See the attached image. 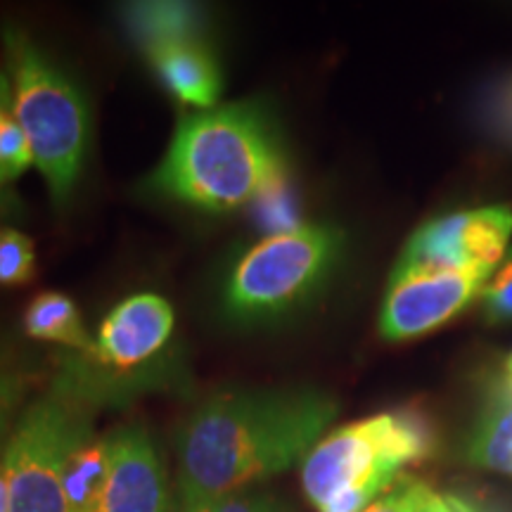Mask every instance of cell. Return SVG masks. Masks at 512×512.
I'll return each instance as SVG.
<instances>
[{
  "label": "cell",
  "instance_id": "6da1fadb",
  "mask_svg": "<svg viewBox=\"0 0 512 512\" xmlns=\"http://www.w3.org/2000/svg\"><path fill=\"white\" fill-rule=\"evenodd\" d=\"M335 415V396L313 387L209 396L176 434L181 501L245 491L304 463Z\"/></svg>",
  "mask_w": 512,
  "mask_h": 512
},
{
  "label": "cell",
  "instance_id": "7a4b0ae2",
  "mask_svg": "<svg viewBox=\"0 0 512 512\" xmlns=\"http://www.w3.org/2000/svg\"><path fill=\"white\" fill-rule=\"evenodd\" d=\"M280 178L285 164L266 114L252 102H233L178 121L152 188L197 209L233 211Z\"/></svg>",
  "mask_w": 512,
  "mask_h": 512
},
{
  "label": "cell",
  "instance_id": "3957f363",
  "mask_svg": "<svg viewBox=\"0 0 512 512\" xmlns=\"http://www.w3.org/2000/svg\"><path fill=\"white\" fill-rule=\"evenodd\" d=\"M434 448L430 422L413 411L380 413L339 427L302 463V486L318 512H363Z\"/></svg>",
  "mask_w": 512,
  "mask_h": 512
},
{
  "label": "cell",
  "instance_id": "277c9868",
  "mask_svg": "<svg viewBox=\"0 0 512 512\" xmlns=\"http://www.w3.org/2000/svg\"><path fill=\"white\" fill-rule=\"evenodd\" d=\"M0 38L12 86V114L27 133L50 197L62 207L72 197L86 155V100L22 27L8 22Z\"/></svg>",
  "mask_w": 512,
  "mask_h": 512
},
{
  "label": "cell",
  "instance_id": "5b68a950",
  "mask_svg": "<svg viewBox=\"0 0 512 512\" xmlns=\"http://www.w3.org/2000/svg\"><path fill=\"white\" fill-rule=\"evenodd\" d=\"M100 406L76 373H60L48 394L31 401L0 463L10 479V512H69L62 470L69 451L93 432Z\"/></svg>",
  "mask_w": 512,
  "mask_h": 512
},
{
  "label": "cell",
  "instance_id": "8992f818",
  "mask_svg": "<svg viewBox=\"0 0 512 512\" xmlns=\"http://www.w3.org/2000/svg\"><path fill=\"white\" fill-rule=\"evenodd\" d=\"M342 230L299 223L271 233L240 256L223 287V311L238 323H266L316 294L342 254Z\"/></svg>",
  "mask_w": 512,
  "mask_h": 512
},
{
  "label": "cell",
  "instance_id": "52a82bcc",
  "mask_svg": "<svg viewBox=\"0 0 512 512\" xmlns=\"http://www.w3.org/2000/svg\"><path fill=\"white\" fill-rule=\"evenodd\" d=\"M512 242V207L463 209L415 230L394 268L494 273Z\"/></svg>",
  "mask_w": 512,
  "mask_h": 512
},
{
  "label": "cell",
  "instance_id": "ba28073f",
  "mask_svg": "<svg viewBox=\"0 0 512 512\" xmlns=\"http://www.w3.org/2000/svg\"><path fill=\"white\" fill-rule=\"evenodd\" d=\"M489 271L394 268L380 311V332L389 342L425 337L482 297Z\"/></svg>",
  "mask_w": 512,
  "mask_h": 512
},
{
  "label": "cell",
  "instance_id": "9c48e42d",
  "mask_svg": "<svg viewBox=\"0 0 512 512\" xmlns=\"http://www.w3.org/2000/svg\"><path fill=\"white\" fill-rule=\"evenodd\" d=\"M110 439V475L93 512H171L166 467L143 425H121Z\"/></svg>",
  "mask_w": 512,
  "mask_h": 512
},
{
  "label": "cell",
  "instance_id": "30bf717a",
  "mask_svg": "<svg viewBox=\"0 0 512 512\" xmlns=\"http://www.w3.org/2000/svg\"><path fill=\"white\" fill-rule=\"evenodd\" d=\"M174 332V309L152 292L133 294L107 313L95 337V358L114 370L143 366L166 347Z\"/></svg>",
  "mask_w": 512,
  "mask_h": 512
},
{
  "label": "cell",
  "instance_id": "8fae6325",
  "mask_svg": "<svg viewBox=\"0 0 512 512\" xmlns=\"http://www.w3.org/2000/svg\"><path fill=\"white\" fill-rule=\"evenodd\" d=\"M164 88L183 105L211 110L219 100L223 79L221 67L202 38L171 41L145 50Z\"/></svg>",
  "mask_w": 512,
  "mask_h": 512
},
{
  "label": "cell",
  "instance_id": "7c38bea8",
  "mask_svg": "<svg viewBox=\"0 0 512 512\" xmlns=\"http://www.w3.org/2000/svg\"><path fill=\"white\" fill-rule=\"evenodd\" d=\"M465 453L472 465L512 477V387L505 380L486 396Z\"/></svg>",
  "mask_w": 512,
  "mask_h": 512
},
{
  "label": "cell",
  "instance_id": "4fadbf2b",
  "mask_svg": "<svg viewBox=\"0 0 512 512\" xmlns=\"http://www.w3.org/2000/svg\"><path fill=\"white\" fill-rule=\"evenodd\" d=\"M124 22L138 46L150 50L162 43L202 38L204 12L190 3H131Z\"/></svg>",
  "mask_w": 512,
  "mask_h": 512
},
{
  "label": "cell",
  "instance_id": "5bb4252c",
  "mask_svg": "<svg viewBox=\"0 0 512 512\" xmlns=\"http://www.w3.org/2000/svg\"><path fill=\"white\" fill-rule=\"evenodd\" d=\"M110 475V439L86 434L64 460L62 489L69 512H93Z\"/></svg>",
  "mask_w": 512,
  "mask_h": 512
},
{
  "label": "cell",
  "instance_id": "9a60e30c",
  "mask_svg": "<svg viewBox=\"0 0 512 512\" xmlns=\"http://www.w3.org/2000/svg\"><path fill=\"white\" fill-rule=\"evenodd\" d=\"M24 332L38 342L62 344L86 356L95 354V339L83 328L76 304L62 292H41L31 299L24 313Z\"/></svg>",
  "mask_w": 512,
  "mask_h": 512
},
{
  "label": "cell",
  "instance_id": "2e32d148",
  "mask_svg": "<svg viewBox=\"0 0 512 512\" xmlns=\"http://www.w3.org/2000/svg\"><path fill=\"white\" fill-rule=\"evenodd\" d=\"M31 387V373L5 351H0V451L10 444L17 427V413Z\"/></svg>",
  "mask_w": 512,
  "mask_h": 512
},
{
  "label": "cell",
  "instance_id": "e0dca14e",
  "mask_svg": "<svg viewBox=\"0 0 512 512\" xmlns=\"http://www.w3.org/2000/svg\"><path fill=\"white\" fill-rule=\"evenodd\" d=\"M36 273L34 240L17 228H0V287L31 283Z\"/></svg>",
  "mask_w": 512,
  "mask_h": 512
},
{
  "label": "cell",
  "instance_id": "ac0fdd59",
  "mask_svg": "<svg viewBox=\"0 0 512 512\" xmlns=\"http://www.w3.org/2000/svg\"><path fill=\"white\" fill-rule=\"evenodd\" d=\"M178 512H294L290 503L266 491H235L216 498L181 501Z\"/></svg>",
  "mask_w": 512,
  "mask_h": 512
},
{
  "label": "cell",
  "instance_id": "d6986e66",
  "mask_svg": "<svg viewBox=\"0 0 512 512\" xmlns=\"http://www.w3.org/2000/svg\"><path fill=\"white\" fill-rule=\"evenodd\" d=\"M34 164L29 138L12 110L0 112V176L12 181Z\"/></svg>",
  "mask_w": 512,
  "mask_h": 512
},
{
  "label": "cell",
  "instance_id": "ffe728a7",
  "mask_svg": "<svg viewBox=\"0 0 512 512\" xmlns=\"http://www.w3.org/2000/svg\"><path fill=\"white\" fill-rule=\"evenodd\" d=\"M482 309L489 323H512V242L484 287Z\"/></svg>",
  "mask_w": 512,
  "mask_h": 512
},
{
  "label": "cell",
  "instance_id": "44dd1931",
  "mask_svg": "<svg viewBox=\"0 0 512 512\" xmlns=\"http://www.w3.org/2000/svg\"><path fill=\"white\" fill-rule=\"evenodd\" d=\"M430 491L432 489L425 482H418L413 477H399L363 512H418Z\"/></svg>",
  "mask_w": 512,
  "mask_h": 512
},
{
  "label": "cell",
  "instance_id": "7402d4cb",
  "mask_svg": "<svg viewBox=\"0 0 512 512\" xmlns=\"http://www.w3.org/2000/svg\"><path fill=\"white\" fill-rule=\"evenodd\" d=\"M491 124L498 136L512 145V74L496 88L491 98Z\"/></svg>",
  "mask_w": 512,
  "mask_h": 512
},
{
  "label": "cell",
  "instance_id": "603a6c76",
  "mask_svg": "<svg viewBox=\"0 0 512 512\" xmlns=\"http://www.w3.org/2000/svg\"><path fill=\"white\" fill-rule=\"evenodd\" d=\"M0 512H10V479L3 463H0Z\"/></svg>",
  "mask_w": 512,
  "mask_h": 512
},
{
  "label": "cell",
  "instance_id": "cb8c5ba5",
  "mask_svg": "<svg viewBox=\"0 0 512 512\" xmlns=\"http://www.w3.org/2000/svg\"><path fill=\"white\" fill-rule=\"evenodd\" d=\"M5 110H12V86H10V76L0 72V112Z\"/></svg>",
  "mask_w": 512,
  "mask_h": 512
},
{
  "label": "cell",
  "instance_id": "d4e9b609",
  "mask_svg": "<svg viewBox=\"0 0 512 512\" xmlns=\"http://www.w3.org/2000/svg\"><path fill=\"white\" fill-rule=\"evenodd\" d=\"M503 380L510 384L512 387V351H510V356H508V361H505V375H503Z\"/></svg>",
  "mask_w": 512,
  "mask_h": 512
},
{
  "label": "cell",
  "instance_id": "484cf974",
  "mask_svg": "<svg viewBox=\"0 0 512 512\" xmlns=\"http://www.w3.org/2000/svg\"><path fill=\"white\" fill-rule=\"evenodd\" d=\"M5 183H8V181H5V178H3V176H0V188H3V185H5Z\"/></svg>",
  "mask_w": 512,
  "mask_h": 512
}]
</instances>
